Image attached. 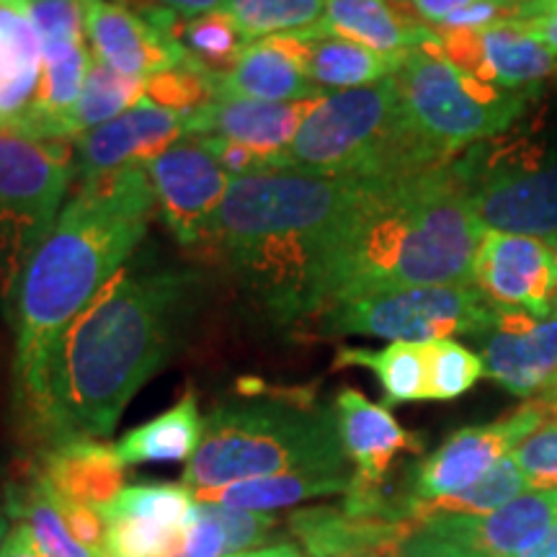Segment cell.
Segmentation results:
<instances>
[{"mask_svg": "<svg viewBox=\"0 0 557 557\" xmlns=\"http://www.w3.org/2000/svg\"><path fill=\"white\" fill-rule=\"evenodd\" d=\"M186 135V114L143 99L101 127L75 139V181L111 176L127 165H148Z\"/></svg>", "mask_w": 557, "mask_h": 557, "instance_id": "cell-16", "label": "cell"}, {"mask_svg": "<svg viewBox=\"0 0 557 557\" xmlns=\"http://www.w3.org/2000/svg\"><path fill=\"white\" fill-rule=\"evenodd\" d=\"M519 557H557V524L549 529V532L537 542V545H532L527 553H521Z\"/></svg>", "mask_w": 557, "mask_h": 557, "instance_id": "cell-50", "label": "cell"}, {"mask_svg": "<svg viewBox=\"0 0 557 557\" xmlns=\"http://www.w3.org/2000/svg\"><path fill=\"white\" fill-rule=\"evenodd\" d=\"M545 421V410L532 400L500 421L455 431L442 447L410 468L408 491L403 493L406 519L408 506L455 496L475 485Z\"/></svg>", "mask_w": 557, "mask_h": 557, "instance_id": "cell-11", "label": "cell"}, {"mask_svg": "<svg viewBox=\"0 0 557 557\" xmlns=\"http://www.w3.org/2000/svg\"><path fill=\"white\" fill-rule=\"evenodd\" d=\"M11 519L24 521L32 529L34 540L45 557H101L83 547L78 540L73 537L62 517L58 500L34 470L29 483L13 485L9 491V504H5Z\"/></svg>", "mask_w": 557, "mask_h": 557, "instance_id": "cell-31", "label": "cell"}, {"mask_svg": "<svg viewBox=\"0 0 557 557\" xmlns=\"http://www.w3.org/2000/svg\"><path fill=\"white\" fill-rule=\"evenodd\" d=\"M199 274L122 269L60 341L52 364L58 444L103 438L176 351L199 302Z\"/></svg>", "mask_w": 557, "mask_h": 557, "instance_id": "cell-2", "label": "cell"}, {"mask_svg": "<svg viewBox=\"0 0 557 557\" xmlns=\"http://www.w3.org/2000/svg\"><path fill=\"white\" fill-rule=\"evenodd\" d=\"M145 99L189 116L191 111L214 101L212 70L201 65L199 60L189 58L184 65L165 70V73H158L145 81Z\"/></svg>", "mask_w": 557, "mask_h": 557, "instance_id": "cell-37", "label": "cell"}, {"mask_svg": "<svg viewBox=\"0 0 557 557\" xmlns=\"http://www.w3.org/2000/svg\"><path fill=\"white\" fill-rule=\"evenodd\" d=\"M289 532L310 557H344L351 553H385L393 557L398 542L416 524L359 517L344 506L295 508L287 517Z\"/></svg>", "mask_w": 557, "mask_h": 557, "instance_id": "cell-24", "label": "cell"}, {"mask_svg": "<svg viewBox=\"0 0 557 557\" xmlns=\"http://www.w3.org/2000/svg\"><path fill=\"white\" fill-rule=\"evenodd\" d=\"M178 39L194 60H199L214 73H225L233 67L250 45L235 26V21L222 11H209L191 21H184Z\"/></svg>", "mask_w": 557, "mask_h": 557, "instance_id": "cell-35", "label": "cell"}, {"mask_svg": "<svg viewBox=\"0 0 557 557\" xmlns=\"http://www.w3.org/2000/svg\"><path fill=\"white\" fill-rule=\"evenodd\" d=\"M145 99V81L129 78V75L116 73L107 62L99 58H90L86 83H83L81 99L70 114L67 135L70 139H78L86 132L101 127L124 111L135 107Z\"/></svg>", "mask_w": 557, "mask_h": 557, "instance_id": "cell-32", "label": "cell"}, {"mask_svg": "<svg viewBox=\"0 0 557 557\" xmlns=\"http://www.w3.org/2000/svg\"><path fill=\"white\" fill-rule=\"evenodd\" d=\"M194 511H197V498L184 483H145L129 485L101 508L103 521L135 519L152 521V524L186 529L191 524Z\"/></svg>", "mask_w": 557, "mask_h": 557, "instance_id": "cell-33", "label": "cell"}, {"mask_svg": "<svg viewBox=\"0 0 557 557\" xmlns=\"http://www.w3.org/2000/svg\"><path fill=\"white\" fill-rule=\"evenodd\" d=\"M312 34H336L382 54H406L436 45L438 32L408 0H325V13Z\"/></svg>", "mask_w": 557, "mask_h": 557, "instance_id": "cell-22", "label": "cell"}, {"mask_svg": "<svg viewBox=\"0 0 557 557\" xmlns=\"http://www.w3.org/2000/svg\"><path fill=\"white\" fill-rule=\"evenodd\" d=\"M408 120L398 78L323 96L271 171L393 181L447 165Z\"/></svg>", "mask_w": 557, "mask_h": 557, "instance_id": "cell-6", "label": "cell"}, {"mask_svg": "<svg viewBox=\"0 0 557 557\" xmlns=\"http://www.w3.org/2000/svg\"><path fill=\"white\" fill-rule=\"evenodd\" d=\"M472 284L496 310L547 318L557 310V263L549 240L532 235L483 233Z\"/></svg>", "mask_w": 557, "mask_h": 557, "instance_id": "cell-13", "label": "cell"}, {"mask_svg": "<svg viewBox=\"0 0 557 557\" xmlns=\"http://www.w3.org/2000/svg\"><path fill=\"white\" fill-rule=\"evenodd\" d=\"M205 436V418L199 413L197 395L186 393L165 413L127 431L116 444L122 462L156 465V462H191Z\"/></svg>", "mask_w": 557, "mask_h": 557, "instance_id": "cell-28", "label": "cell"}, {"mask_svg": "<svg viewBox=\"0 0 557 557\" xmlns=\"http://www.w3.org/2000/svg\"><path fill=\"white\" fill-rule=\"evenodd\" d=\"M0 557H45L37 540H34L32 529L24 524V521H16L11 527L9 537H5V545L0 549Z\"/></svg>", "mask_w": 557, "mask_h": 557, "instance_id": "cell-45", "label": "cell"}, {"mask_svg": "<svg viewBox=\"0 0 557 557\" xmlns=\"http://www.w3.org/2000/svg\"><path fill=\"white\" fill-rule=\"evenodd\" d=\"M124 470L114 444L75 436L47 449L37 472L58 498L101 511L124 491Z\"/></svg>", "mask_w": 557, "mask_h": 557, "instance_id": "cell-23", "label": "cell"}, {"mask_svg": "<svg viewBox=\"0 0 557 557\" xmlns=\"http://www.w3.org/2000/svg\"><path fill=\"white\" fill-rule=\"evenodd\" d=\"M120 3L178 37L184 21H191L209 11H220L225 0H120Z\"/></svg>", "mask_w": 557, "mask_h": 557, "instance_id": "cell-41", "label": "cell"}, {"mask_svg": "<svg viewBox=\"0 0 557 557\" xmlns=\"http://www.w3.org/2000/svg\"><path fill=\"white\" fill-rule=\"evenodd\" d=\"M480 238L457 158L406 178L369 181L325 253L315 315L377 292L470 284Z\"/></svg>", "mask_w": 557, "mask_h": 557, "instance_id": "cell-3", "label": "cell"}, {"mask_svg": "<svg viewBox=\"0 0 557 557\" xmlns=\"http://www.w3.org/2000/svg\"><path fill=\"white\" fill-rule=\"evenodd\" d=\"M438 32V47L457 67L493 86L537 94L557 78V52L527 29L524 21H500L480 32Z\"/></svg>", "mask_w": 557, "mask_h": 557, "instance_id": "cell-14", "label": "cell"}, {"mask_svg": "<svg viewBox=\"0 0 557 557\" xmlns=\"http://www.w3.org/2000/svg\"><path fill=\"white\" fill-rule=\"evenodd\" d=\"M346 462L336 410L312 389L256 387L218 403L205 418L184 485L199 493L282 472L346 475Z\"/></svg>", "mask_w": 557, "mask_h": 557, "instance_id": "cell-5", "label": "cell"}, {"mask_svg": "<svg viewBox=\"0 0 557 557\" xmlns=\"http://www.w3.org/2000/svg\"><path fill=\"white\" fill-rule=\"evenodd\" d=\"M480 341L485 377L517 398H537L557 372V310L537 318L524 310H496Z\"/></svg>", "mask_w": 557, "mask_h": 557, "instance_id": "cell-15", "label": "cell"}, {"mask_svg": "<svg viewBox=\"0 0 557 557\" xmlns=\"http://www.w3.org/2000/svg\"><path fill=\"white\" fill-rule=\"evenodd\" d=\"M534 403H537V406L545 410L547 421H555V418H557V372L553 374V380L547 382V387L542 389L537 398H534Z\"/></svg>", "mask_w": 557, "mask_h": 557, "instance_id": "cell-49", "label": "cell"}, {"mask_svg": "<svg viewBox=\"0 0 557 557\" xmlns=\"http://www.w3.org/2000/svg\"><path fill=\"white\" fill-rule=\"evenodd\" d=\"M351 485V475H325V472H282V475L250 478L240 483L199 491L194 498L199 504H218L238 511H284L305 500L341 496Z\"/></svg>", "mask_w": 557, "mask_h": 557, "instance_id": "cell-27", "label": "cell"}, {"mask_svg": "<svg viewBox=\"0 0 557 557\" xmlns=\"http://www.w3.org/2000/svg\"><path fill=\"white\" fill-rule=\"evenodd\" d=\"M302 37V62L308 78L318 88L351 90L398 75L406 54H382L359 45V41L336 37V34L299 32Z\"/></svg>", "mask_w": 557, "mask_h": 557, "instance_id": "cell-26", "label": "cell"}, {"mask_svg": "<svg viewBox=\"0 0 557 557\" xmlns=\"http://www.w3.org/2000/svg\"><path fill=\"white\" fill-rule=\"evenodd\" d=\"M233 545L230 534L220 519L218 504H199L191 524L186 527L181 547L171 557H230Z\"/></svg>", "mask_w": 557, "mask_h": 557, "instance_id": "cell-40", "label": "cell"}, {"mask_svg": "<svg viewBox=\"0 0 557 557\" xmlns=\"http://www.w3.org/2000/svg\"><path fill=\"white\" fill-rule=\"evenodd\" d=\"M186 529H171L152 521H107L101 557H171L181 547Z\"/></svg>", "mask_w": 557, "mask_h": 557, "instance_id": "cell-38", "label": "cell"}, {"mask_svg": "<svg viewBox=\"0 0 557 557\" xmlns=\"http://www.w3.org/2000/svg\"><path fill=\"white\" fill-rule=\"evenodd\" d=\"M549 246H553V253H555V263H557V235H555V238H549Z\"/></svg>", "mask_w": 557, "mask_h": 557, "instance_id": "cell-53", "label": "cell"}, {"mask_svg": "<svg viewBox=\"0 0 557 557\" xmlns=\"http://www.w3.org/2000/svg\"><path fill=\"white\" fill-rule=\"evenodd\" d=\"M148 165L78 184L32 256L9 320L16 331V410L37 442L58 444L52 364L75 318L124 269L156 212Z\"/></svg>", "mask_w": 557, "mask_h": 557, "instance_id": "cell-1", "label": "cell"}, {"mask_svg": "<svg viewBox=\"0 0 557 557\" xmlns=\"http://www.w3.org/2000/svg\"><path fill=\"white\" fill-rule=\"evenodd\" d=\"M86 37L94 58L139 81L184 65L191 58L176 34L160 29L120 0H90Z\"/></svg>", "mask_w": 557, "mask_h": 557, "instance_id": "cell-17", "label": "cell"}, {"mask_svg": "<svg viewBox=\"0 0 557 557\" xmlns=\"http://www.w3.org/2000/svg\"><path fill=\"white\" fill-rule=\"evenodd\" d=\"M54 500H58L62 517H65V524L70 532H73V537L78 540L83 547H88L90 553L101 555L103 537H107V521H103L101 513L86 504H75V500H65L58 496H54Z\"/></svg>", "mask_w": 557, "mask_h": 557, "instance_id": "cell-42", "label": "cell"}, {"mask_svg": "<svg viewBox=\"0 0 557 557\" xmlns=\"http://www.w3.org/2000/svg\"><path fill=\"white\" fill-rule=\"evenodd\" d=\"M9 519H11L9 511H5V508H0V549H3L5 537H9V532H11V521Z\"/></svg>", "mask_w": 557, "mask_h": 557, "instance_id": "cell-51", "label": "cell"}, {"mask_svg": "<svg viewBox=\"0 0 557 557\" xmlns=\"http://www.w3.org/2000/svg\"><path fill=\"white\" fill-rule=\"evenodd\" d=\"M555 524L557 491H529L485 517H436L418 527L485 557H519Z\"/></svg>", "mask_w": 557, "mask_h": 557, "instance_id": "cell-19", "label": "cell"}, {"mask_svg": "<svg viewBox=\"0 0 557 557\" xmlns=\"http://www.w3.org/2000/svg\"><path fill=\"white\" fill-rule=\"evenodd\" d=\"M524 26L529 32L534 34V37L545 41L549 50L557 52V5L553 11H547L545 16H537V18H527Z\"/></svg>", "mask_w": 557, "mask_h": 557, "instance_id": "cell-46", "label": "cell"}, {"mask_svg": "<svg viewBox=\"0 0 557 557\" xmlns=\"http://www.w3.org/2000/svg\"><path fill=\"white\" fill-rule=\"evenodd\" d=\"M367 184L305 171L233 178L207 243L276 323L315 318L325 253Z\"/></svg>", "mask_w": 557, "mask_h": 557, "instance_id": "cell-4", "label": "cell"}, {"mask_svg": "<svg viewBox=\"0 0 557 557\" xmlns=\"http://www.w3.org/2000/svg\"><path fill=\"white\" fill-rule=\"evenodd\" d=\"M333 410H336L341 444L348 462L354 465L351 487L361 491L385 487L395 457L406 451L413 455L423 451L421 436L403 429L385 403H372L359 389H341Z\"/></svg>", "mask_w": 557, "mask_h": 557, "instance_id": "cell-18", "label": "cell"}, {"mask_svg": "<svg viewBox=\"0 0 557 557\" xmlns=\"http://www.w3.org/2000/svg\"><path fill=\"white\" fill-rule=\"evenodd\" d=\"M320 99L323 96L287 103L214 99L186 116V135L222 137L248 145L269 160L271 171L274 158L289 148L297 129L302 127V122L308 120V114L318 107Z\"/></svg>", "mask_w": 557, "mask_h": 557, "instance_id": "cell-21", "label": "cell"}, {"mask_svg": "<svg viewBox=\"0 0 557 557\" xmlns=\"http://www.w3.org/2000/svg\"><path fill=\"white\" fill-rule=\"evenodd\" d=\"M333 367H361L374 374L382 387L385 406L429 400V344H408L393 341L385 348L341 346L333 359Z\"/></svg>", "mask_w": 557, "mask_h": 557, "instance_id": "cell-29", "label": "cell"}, {"mask_svg": "<svg viewBox=\"0 0 557 557\" xmlns=\"http://www.w3.org/2000/svg\"><path fill=\"white\" fill-rule=\"evenodd\" d=\"M527 487V478L517 459L506 455L485 478H480L475 485L465 487L462 493L429 500V504L408 506V521L418 527L421 521L436 517H485V513L498 511L508 500L521 496Z\"/></svg>", "mask_w": 557, "mask_h": 557, "instance_id": "cell-30", "label": "cell"}, {"mask_svg": "<svg viewBox=\"0 0 557 557\" xmlns=\"http://www.w3.org/2000/svg\"><path fill=\"white\" fill-rule=\"evenodd\" d=\"M413 11L431 26H442L444 21L455 16L462 9H468L475 0H408Z\"/></svg>", "mask_w": 557, "mask_h": 557, "instance_id": "cell-44", "label": "cell"}, {"mask_svg": "<svg viewBox=\"0 0 557 557\" xmlns=\"http://www.w3.org/2000/svg\"><path fill=\"white\" fill-rule=\"evenodd\" d=\"M344 557H389L385 553H351V555H344Z\"/></svg>", "mask_w": 557, "mask_h": 557, "instance_id": "cell-52", "label": "cell"}, {"mask_svg": "<svg viewBox=\"0 0 557 557\" xmlns=\"http://www.w3.org/2000/svg\"><path fill=\"white\" fill-rule=\"evenodd\" d=\"M220 11L235 21L248 41H259L318 26L325 0H225Z\"/></svg>", "mask_w": 557, "mask_h": 557, "instance_id": "cell-34", "label": "cell"}, {"mask_svg": "<svg viewBox=\"0 0 557 557\" xmlns=\"http://www.w3.org/2000/svg\"><path fill=\"white\" fill-rule=\"evenodd\" d=\"M156 207L181 246L197 248L209 240L218 209L233 176L199 135H184L148 163Z\"/></svg>", "mask_w": 557, "mask_h": 557, "instance_id": "cell-12", "label": "cell"}, {"mask_svg": "<svg viewBox=\"0 0 557 557\" xmlns=\"http://www.w3.org/2000/svg\"><path fill=\"white\" fill-rule=\"evenodd\" d=\"M41 78V41L29 0H0V120L32 107Z\"/></svg>", "mask_w": 557, "mask_h": 557, "instance_id": "cell-25", "label": "cell"}, {"mask_svg": "<svg viewBox=\"0 0 557 557\" xmlns=\"http://www.w3.org/2000/svg\"><path fill=\"white\" fill-rule=\"evenodd\" d=\"M212 86L214 99L267 103L305 101L329 94V90L318 88L305 73L302 37L299 34L250 41L233 67L225 73L212 70Z\"/></svg>", "mask_w": 557, "mask_h": 557, "instance_id": "cell-20", "label": "cell"}, {"mask_svg": "<svg viewBox=\"0 0 557 557\" xmlns=\"http://www.w3.org/2000/svg\"><path fill=\"white\" fill-rule=\"evenodd\" d=\"M393 557H485V555L457 545V542L438 537V534L429 532V529L423 527H413L406 537L398 542Z\"/></svg>", "mask_w": 557, "mask_h": 557, "instance_id": "cell-43", "label": "cell"}, {"mask_svg": "<svg viewBox=\"0 0 557 557\" xmlns=\"http://www.w3.org/2000/svg\"><path fill=\"white\" fill-rule=\"evenodd\" d=\"M230 557H305V553L299 547L292 545V542H276V545L246 549V553L230 555Z\"/></svg>", "mask_w": 557, "mask_h": 557, "instance_id": "cell-48", "label": "cell"}, {"mask_svg": "<svg viewBox=\"0 0 557 557\" xmlns=\"http://www.w3.org/2000/svg\"><path fill=\"white\" fill-rule=\"evenodd\" d=\"M472 218L483 233L557 235V158L537 165H493L485 158H457Z\"/></svg>", "mask_w": 557, "mask_h": 557, "instance_id": "cell-10", "label": "cell"}, {"mask_svg": "<svg viewBox=\"0 0 557 557\" xmlns=\"http://www.w3.org/2000/svg\"><path fill=\"white\" fill-rule=\"evenodd\" d=\"M315 320L320 336L431 344L455 336H483L496 320V308L472 282L431 284L346 299L320 310Z\"/></svg>", "mask_w": 557, "mask_h": 557, "instance_id": "cell-9", "label": "cell"}, {"mask_svg": "<svg viewBox=\"0 0 557 557\" xmlns=\"http://www.w3.org/2000/svg\"><path fill=\"white\" fill-rule=\"evenodd\" d=\"M485 377L480 354L470 351L455 338L429 344V400H455L470 393L475 382Z\"/></svg>", "mask_w": 557, "mask_h": 557, "instance_id": "cell-36", "label": "cell"}, {"mask_svg": "<svg viewBox=\"0 0 557 557\" xmlns=\"http://www.w3.org/2000/svg\"><path fill=\"white\" fill-rule=\"evenodd\" d=\"M75 181V139L0 120V305L11 315L32 256L52 233Z\"/></svg>", "mask_w": 557, "mask_h": 557, "instance_id": "cell-7", "label": "cell"}, {"mask_svg": "<svg viewBox=\"0 0 557 557\" xmlns=\"http://www.w3.org/2000/svg\"><path fill=\"white\" fill-rule=\"evenodd\" d=\"M532 491H557V418L545 421L511 451Z\"/></svg>", "mask_w": 557, "mask_h": 557, "instance_id": "cell-39", "label": "cell"}, {"mask_svg": "<svg viewBox=\"0 0 557 557\" xmlns=\"http://www.w3.org/2000/svg\"><path fill=\"white\" fill-rule=\"evenodd\" d=\"M395 78L410 124L444 160L504 135L534 96L498 88L457 67L438 41L408 52Z\"/></svg>", "mask_w": 557, "mask_h": 557, "instance_id": "cell-8", "label": "cell"}, {"mask_svg": "<svg viewBox=\"0 0 557 557\" xmlns=\"http://www.w3.org/2000/svg\"><path fill=\"white\" fill-rule=\"evenodd\" d=\"M506 3L517 11L519 21H527V18L545 16L547 11L555 9L557 0H506Z\"/></svg>", "mask_w": 557, "mask_h": 557, "instance_id": "cell-47", "label": "cell"}]
</instances>
